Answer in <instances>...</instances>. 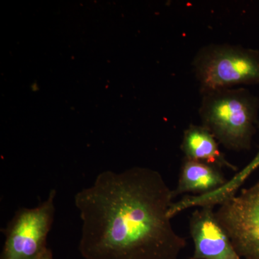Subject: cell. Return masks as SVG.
Wrapping results in <instances>:
<instances>
[{"label": "cell", "mask_w": 259, "mask_h": 259, "mask_svg": "<svg viewBox=\"0 0 259 259\" xmlns=\"http://www.w3.org/2000/svg\"><path fill=\"white\" fill-rule=\"evenodd\" d=\"M173 190L161 174L105 171L74 196L83 259H177L187 245L169 216Z\"/></svg>", "instance_id": "obj_1"}, {"label": "cell", "mask_w": 259, "mask_h": 259, "mask_svg": "<svg viewBox=\"0 0 259 259\" xmlns=\"http://www.w3.org/2000/svg\"><path fill=\"white\" fill-rule=\"evenodd\" d=\"M202 125L227 149L249 150L258 119V99L245 88H229L202 94Z\"/></svg>", "instance_id": "obj_2"}, {"label": "cell", "mask_w": 259, "mask_h": 259, "mask_svg": "<svg viewBox=\"0 0 259 259\" xmlns=\"http://www.w3.org/2000/svg\"><path fill=\"white\" fill-rule=\"evenodd\" d=\"M193 67L201 93L259 83V51L213 44L201 49Z\"/></svg>", "instance_id": "obj_3"}, {"label": "cell", "mask_w": 259, "mask_h": 259, "mask_svg": "<svg viewBox=\"0 0 259 259\" xmlns=\"http://www.w3.org/2000/svg\"><path fill=\"white\" fill-rule=\"evenodd\" d=\"M56 190L36 207H21L4 229L1 259H38L48 249L47 238L55 218Z\"/></svg>", "instance_id": "obj_4"}, {"label": "cell", "mask_w": 259, "mask_h": 259, "mask_svg": "<svg viewBox=\"0 0 259 259\" xmlns=\"http://www.w3.org/2000/svg\"><path fill=\"white\" fill-rule=\"evenodd\" d=\"M215 214L240 256L259 259V180L223 201Z\"/></svg>", "instance_id": "obj_5"}, {"label": "cell", "mask_w": 259, "mask_h": 259, "mask_svg": "<svg viewBox=\"0 0 259 259\" xmlns=\"http://www.w3.org/2000/svg\"><path fill=\"white\" fill-rule=\"evenodd\" d=\"M190 232L194 247L191 259H243L218 222L214 207L196 209L190 218Z\"/></svg>", "instance_id": "obj_6"}, {"label": "cell", "mask_w": 259, "mask_h": 259, "mask_svg": "<svg viewBox=\"0 0 259 259\" xmlns=\"http://www.w3.org/2000/svg\"><path fill=\"white\" fill-rule=\"evenodd\" d=\"M228 180L222 168L203 162L184 158L174 196L208 194L226 185Z\"/></svg>", "instance_id": "obj_7"}, {"label": "cell", "mask_w": 259, "mask_h": 259, "mask_svg": "<svg viewBox=\"0 0 259 259\" xmlns=\"http://www.w3.org/2000/svg\"><path fill=\"white\" fill-rule=\"evenodd\" d=\"M181 149L185 158L236 171L237 167L227 160L219 143L204 126L191 125L185 130Z\"/></svg>", "instance_id": "obj_8"}, {"label": "cell", "mask_w": 259, "mask_h": 259, "mask_svg": "<svg viewBox=\"0 0 259 259\" xmlns=\"http://www.w3.org/2000/svg\"><path fill=\"white\" fill-rule=\"evenodd\" d=\"M259 168V150L258 152L253 159L251 160L245 167H243L241 170L242 176L245 178H249L250 175Z\"/></svg>", "instance_id": "obj_9"}, {"label": "cell", "mask_w": 259, "mask_h": 259, "mask_svg": "<svg viewBox=\"0 0 259 259\" xmlns=\"http://www.w3.org/2000/svg\"><path fill=\"white\" fill-rule=\"evenodd\" d=\"M38 259H54L52 251H51L50 248H48V249L44 252V254Z\"/></svg>", "instance_id": "obj_10"}]
</instances>
